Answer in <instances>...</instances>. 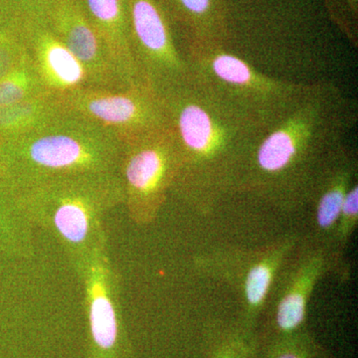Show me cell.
<instances>
[{"instance_id":"cell-15","label":"cell","mask_w":358,"mask_h":358,"mask_svg":"<svg viewBox=\"0 0 358 358\" xmlns=\"http://www.w3.org/2000/svg\"><path fill=\"white\" fill-rule=\"evenodd\" d=\"M26 54L34 66L45 91L59 99L87 88H93L84 66L45 18L22 22Z\"/></svg>"},{"instance_id":"cell-9","label":"cell","mask_w":358,"mask_h":358,"mask_svg":"<svg viewBox=\"0 0 358 358\" xmlns=\"http://www.w3.org/2000/svg\"><path fill=\"white\" fill-rule=\"evenodd\" d=\"M178 148L169 129L122 141L119 176L124 204L138 225L154 222L178 176Z\"/></svg>"},{"instance_id":"cell-11","label":"cell","mask_w":358,"mask_h":358,"mask_svg":"<svg viewBox=\"0 0 358 358\" xmlns=\"http://www.w3.org/2000/svg\"><path fill=\"white\" fill-rule=\"evenodd\" d=\"M129 8L131 50L141 80L159 94L187 82V60L166 14L155 0H129Z\"/></svg>"},{"instance_id":"cell-24","label":"cell","mask_w":358,"mask_h":358,"mask_svg":"<svg viewBox=\"0 0 358 358\" xmlns=\"http://www.w3.org/2000/svg\"><path fill=\"white\" fill-rule=\"evenodd\" d=\"M329 20L350 40L358 45V0H324Z\"/></svg>"},{"instance_id":"cell-16","label":"cell","mask_w":358,"mask_h":358,"mask_svg":"<svg viewBox=\"0 0 358 358\" xmlns=\"http://www.w3.org/2000/svg\"><path fill=\"white\" fill-rule=\"evenodd\" d=\"M109 49L119 76L126 86L145 84L134 62L129 30V0H77Z\"/></svg>"},{"instance_id":"cell-25","label":"cell","mask_w":358,"mask_h":358,"mask_svg":"<svg viewBox=\"0 0 358 358\" xmlns=\"http://www.w3.org/2000/svg\"><path fill=\"white\" fill-rule=\"evenodd\" d=\"M60 0H0V16L25 22L45 18Z\"/></svg>"},{"instance_id":"cell-2","label":"cell","mask_w":358,"mask_h":358,"mask_svg":"<svg viewBox=\"0 0 358 358\" xmlns=\"http://www.w3.org/2000/svg\"><path fill=\"white\" fill-rule=\"evenodd\" d=\"M178 148L171 193L201 216L236 194L240 179L268 129L189 78L160 94Z\"/></svg>"},{"instance_id":"cell-26","label":"cell","mask_w":358,"mask_h":358,"mask_svg":"<svg viewBox=\"0 0 358 358\" xmlns=\"http://www.w3.org/2000/svg\"><path fill=\"white\" fill-rule=\"evenodd\" d=\"M4 171L3 162H2L1 141H0V181H3Z\"/></svg>"},{"instance_id":"cell-22","label":"cell","mask_w":358,"mask_h":358,"mask_svg":"<svg viewBox=\"0 0 358 358\" xmlns=\"http://www.w3.org/2000/svg\"><path fill=\"white\" fill-rule=\"evenodd\" d=\"M24 221L27 219L21 211L15 192L4 181H0V252H9L17 247L18 222Z\"/></svg>"},{"instance_id":"cell-17","label":"cell","mask_w":358,"mask_h":358,"mask_svg":"<svg viewBox=\"0 0 358 358\" xmlns=\"http://www.w3.org/2000/svg\"><path fill=\"white\" fill-rule=\"evenodd\" d=\"M171 26L185 35V43L224 42L223 0H155Z\"/></svg>"},{"instance_id":"cell-21","label":"cell","mask_w":358,"mask_h":358,"mask_svg":"<svg viewBox=\"0 0 358 358\" xmlns=\"http://www.w3.org/2000/svg\"><path fill=\"white\" fill-rule=\"evenodd\" d=\"M43 94L48 93L25 51L20 63L0 80V109Z\"/></svg>"},{"instance_id":"cell-6","label":"cell","mask_w":358,"mask_h":358,"mask_svg":"<svg viewBox=\"0 0 358 358\" xmlns=\"http://www.w3.org/2000/svg\"><path fill=\"white\" fill-rule=\"evenodd\" d=\"M190 78L268 131L300 100L312 83L265 74L220 45L185 43Z\"/></svg>"},{"instance_id":"cell-19","label":"cell","mask_w":358,"mask_h":358,"mask_svg":"<svg viewBox=\"0 0 358 358\" xmlns=\"http://www.w3.org/2000/svg\"><path fill=\"white\" fill-rule=\"evenodd\" d=\"M207 358H257V331L235 320H213L204 329Z\"/></svg>"},{"instance_id":"cell-10","label":"cell","mask_w":358,"mask_h":358,"mask_svg":"<svg viewBox=\"0 0 358 358\" xmlns=\"http://www.w3.org/2000/svg\"><path fill=\"white\" fill-rule=\"evenodd\" d=\"M60 101L68 112L98 124L122 143L167 129L164 99L147 84L119 89L87 88Z\"/></svg>"},{"instance_id":"cell-14","label":"cell","mask_w":358,"mask_h":358,"mask_svg":"<svg viewBox=\"0 0 358 358\" xmlns=\"http://www.w3.org/2000/svg\"><path fill=\"white\" fill-rule=\"evenodd\" d=\"M45 20L84 66L93 88H124L109 49L77 0H60Z\"/></svg>"},{"instance_id":"cell-20","label":"cell","mask_w":358,"mask_h":358,"mask_svg":"<svg viewBox=\"0 0 358 358\" xmlns=\"http://www.w3.org/2000/svg\"><path fill=\"white\" fill-rule=\"evenodd\" d=\"M258 341V339H257ZM257 358H334L308 327L284 338L258 341Z\"/></svg>"},{"instance_id":"cell-1","label":"cell","mask_w":358,"mask_h":358,"mask_svg":"<svg viewBox=\"0 0 358 358\" xmlns=\"http://www.w3.org/2000/svg\"><path fill=\"white\" fill-rule=\"evenodd\" d=\"M357 117V103L336 82L310 84L260 141L236 193L282 215L305 212L320 171Z\"/></svg>"},{"instance_id":"cell-8","label":"cell","mask_w":358,"mask_h":358,"mask_svg":"<svg viewBox=\"0 0 358 358\" xmlns=\"http://www.w3.org/2000/svg\"><path fill=\"white\" fill-rule=\"evenodd\" d=\"M329 275H338L331 254L301 234L275 277L257 327L258 341L284 338L306 329L310 299Z\"/></svg>"},{"instance_id":"cell-5","label":"cell","mask_w":358,"mask_h":358,"mask_svg":"<svg viewBox=\"0 0 358 358\" xmlns=\"http://www.w3.org/2000/svg\"><path fill=\"white\" fill-rule=\"evenodd\" d=\"M28 222L52 233L82 265L105 247L106 214L124 204L119 173L56 176L14 190Z\"/></svg>"},{"instance_id":"cell-4","label":"cell","mask_w":358,"mask_h":358,"mask_svg":"<svg viewBox=\"0 0 358 358\" xmlns=\"http://www.w3.org/2000/svg\"><path fill=\"white\" fill-rule=\"evenodd\" d=\"M122 147L115 134L63 108L39 129L1 141L3 181L16 190L56 176L119 173Z\"/></svg>"},{"instance_id":"cell-12","label":"cell","mask_w":358,"mask_h":358,"mask_svg":"<svg viewBox=\"0 0 358 358\" xmlns=\"http://www.w3.org/2000/svg\"><path fill=\"white\" fill-rule=\"evenodd\" d=\"M79 268L86 285L89 358H129L117 284L105 247L94 252Z\"/></svg>"},{"instance_id":"cell-3","label":"cell","mask_w":358,"mask_h":358,"mask_svg":"<svg viewBox=\"0 0 358 358\" xmlns=\"http://www.w3.org/2000/svg\"><path fill=\"white\" fill-rule=\"evenodd\" d=\"M223 6L226 51L270 76L308 83L303 68L319 57L313 0H223Z\"/></svg>"},{"instance_id":"cell-7","label":"cell","mask_w":358,"mask_h":358,"mask_svg":"<svg viewBox=\"0 0 358 358\" xmlns=\"http://www.w3.org/2000/svg\"><path fill=\"white\" fill-rule=\"evenodd\" d=\"M300 237V233H287L253 248L224 246L206 250L194 256L193 268L199 275L229 288L239 305L237 320L257 331L275 277Z\"/></svg>"},{"instance_id":"cell-18","label":"cell","mask_w":358,"mask_h":358,"mask_svg":"<svg viewBox=\"0 0 358 358\" xmlns=\"http://www.w3.org/2000/svg\"><path fill=\"white\" fill-rule=\"evenodd\" d=\"M63 110L60 99L43 94L0 109V141L20 138L39 129Z\"/></svg>"},{"instance_id":"cell-13","label":"cell","mask_w":358,"mask_h":358,"mask_svg":"<svg viewBox=\"0 0 358 358\" xmlns=\"http://www.w3.org/2000/svg\"><path fill=\"white\" fill-rule=\"evenodd\" d=\"M357 178V152L345 141L329 155L313 183L305 210L308 229L303 235L331 254L341 207Z\"/></svg>"},{"instance_id":"cell-23","label":"cell","mask_w":358,"mask_h":358,"mask_svg":"<svg viewBox=\"0 0 358 358\" xmlns=\"http://www.w3.org/2000/svg\"><path fill=\"white\" fill-rule=\"evenodd\" d=\"M24 54L22 23L0 16V80L13 70Z\"/></svg>"}]
</instances>
